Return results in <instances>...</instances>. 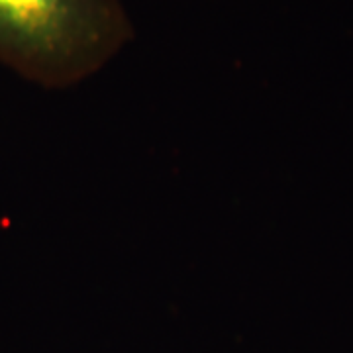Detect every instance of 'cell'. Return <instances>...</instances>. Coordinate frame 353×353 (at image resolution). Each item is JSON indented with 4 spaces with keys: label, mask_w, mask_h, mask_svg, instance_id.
Returning <instances> with one entry per match:
<instances>
[{
    "label": "cell",
    "mask_w": 353,
    "mask_h": 353,
    "mask_svg": "<svg viewBox=\"0 0 353 353\" xmlns=\"http://www.w3.org/2000/svg\"><path fill=\"white\" fill-rule=\"evenodd\" d=\"M134 38L124 0H0V65L46 90L92 79Z\"/></svg>",
    "instance_id": "cell-1"
}]
</instances>
